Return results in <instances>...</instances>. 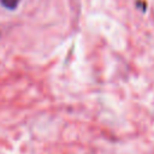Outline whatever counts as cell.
<instances>
[{"label":"cell","instance_id":"cell-1","mask_svg":"<svg viewBox=\"0 0 154 154\" xmlns=\"http://www.w3.org/2000/svg\"><path fill=\"white\" fill-rule=\"evenodd\" d=\"M0 4L7 10H14L17 8L19 0H0Z\"/></svg>","mask_w":154,"mask_h":154}]
</instances>
